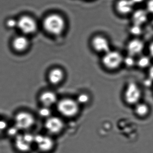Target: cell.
Returning a JSON list of instances; mask_svg holds the SVG:
<instances>
[{"instance_id":"obj_9","label":"cell","mask_w":153,"mask_h":153,"mask_svg":"<svg viewBox=\"0 0 153 153\" xmlns=\"http://www.w3.org/2000/svg\"><path fill=\"white\" fill-rule=\"evenodd\" d=\"M45 127L48 133L52 134H56L62 131L64 127V123L60 118L50 116L46 119Z\"/></svg>"},{"instance_id":"obj_8","label":"cell","mask_w":153,"mask_h":153,"mask_svg":"<svg viewBox=\"0 0 153 153\" xmlns=\"http://www.w3.org/2000/svg\"><path fill=\"white\" fill-rule=\"evenodd\" d=\"M34 144L37 149L42 152H48L53 148L54 142L50 137L44 135H36Z\"/></svg>"},{"instance_id":"obj_15","label":"cell","mask_w":153,"mask_h":153,"mask_svg":"<svg viewBox=\"0 0 153 153\" xmlns=\"http://www.w3.org/2000/svg\"><path fill=\"white\" fill-rule=\"evenodd\" d=\"M28 46V40L25 36H20L16 37L13 41V49L19 52H22L26 50Z\"/></svg>"},{"instance_id":"obj_14","label":"cell","mask_w":153,"mask_h":153,"mask_svg":"<svg viewBox=\"0 0 153 153\" xmlns=\"http://www.w3.org/2000/svg\"><path fill=\"white\" fill-rule=\"evenodd\" d=\"M134 4L132 0H119L117 2L116 8L120 13L127 14L132 11Z\"/></svg>"},{"instance_id":"obj_26","label":"cell","mask_w":153,"mask_h":153,"mask_svg":"<svg viewBox=\"0 0 153 153\" xmlns=\"http://www.w3.org/2000/svg\"><path fill=\"white\" fill-rule=\"evenodd\" d=\"M147 7L149 11L153 13V0H150L148 1Z\"/></svg>"},{"instance_id":"obj_18","label":"cell","mask_w":153,"mask_h":153,"mask_svg":"<svg viewBox=\"0 0 153 153\" xmlns=\"http://www.w3.org/2000/svg\"><path fill=\"white\" fill-rule=\"evenodd\" d=\"M21 133V131L13 124V125L9 126L5 132V134L8 137L13 139Z\"/></svg>"},{"instance_id":"obj_6","label":"cell","mask_w":153,"mask_h":153,"mask_svg":"<svg viewBox=\"0 0 153 153\" xmlns=\"http://www.w3.org/2000/svg\"><path fill=\"white\" fill-rule=\"evenodd\" d=\"M102 63L107 68L115 69L119 67L123 61L122 55L117 51H109L102 58Z\"/></svg>"},{"instance_id":"obj_27","label":"cell","mask_w":153,"mask_h":153,"mask_svg":"<svg viewBox=\"0 0 153 153\" xmlns=\"http://www.w3.org/2000/svg\"><path fill=\"white\" fill-rule=\"evenodd\" d=\"M149 78L153 80V65L150 68L149 70Z\"/></svg>"},{"instance_id":"obj_29","label":"cell","mask_w":153,"mask_h":153,"mask_svg":"<svg viewBox=\"0 0 153 153\" xmlns=\"http://www.w3.org/2000/svg\"><path fill=\"white\" fill-rule=\"evenodd\" d=\"M149 50L150 54L153 57V41L149 46Z\"/></svg>"},{"instance_id":"obj_23","label":"cell","mask_w":153,"mask_h":153,"mask_svg":"<svg viewBox=\"0 0 153 153\" xmlns=\"http://www.w3.org/2000/svg\"><path fill=\"white\" fill-rule=\"evenodd\" d=\"M130 31L131 34L135 36H138L141 35L142 33V29L141 26L134 24V26L131 27L130 29Z\"/></svg>"},{"instance_id":"obj_19","label":"cell","mask_w":153,"mask_h":153,"mask_svg":"<svg viewBox=\"0 0 153 153\" xmlns=\"http://www.w3.org/2000/svg\"><path fill=\"white\" fill-rule=\"evenodd\" d=\"M151 61L148 57L144 56L141 57L137 62V64L140 68H145L149 66Z\"/></svg>"},{"instance_id":"obj_5","label":"cell","mask_w":153,"mask_h":153,"mask_svg":"<svg viewBox=\"0 0 153 153\" xmlns=\"http://www.w3.org/2000/svg\"><path fill=\"white\" fill-rule=\"evenodd\" d=\"M142 97L143 93L139 85L134 82L129 83L124 92V99L125 102L129 106L134 107L142 101Z\"/></svg>"},{"instance_id":"obj_3","label":"cell","mask_w":153,"mask_h":153,"mask_svg":"<svg viewBox=\"0 0 153 153\" xmlns=\"http://www.w3.org/2000/svg\"><path fill=\"white\" fill-rule=\"evenodd\" d=\"M35 135L27 131L21 133L13 139L15 150L20 153H28L34 144Z\"/></svg>"},{"instance_id":"obj_17","label":"cell","mask_w":153,"mask_h":153,"mask_svg":"<svg viewBox=\"0 0 153 153\" xmlns=\"http://www.w3.org/2000/svg\"><path fill=\"white\" fill-rule=\"evenodd\" d=\"M147 20V13L144 10H137L133 14V21L134 24L141 26L145 23Z\"/></svg>"},{"instance_id":"obj_21","label":"cell","mask_w":153,"mask_h":153,"mask_svg":"<svg viewBox=\"0 0 153 153\" xmlns=\"http://www.w3.org/2000/svg\"><path fill=\"white\" fill-rule=\"evenodd\" d=\"M90 100V98L87 94L85 93L80 94L77 97L76 101L77 102L79 105L81 104H86Z\"/></svg>"},{"instance_id":"obj_24","label":"cell","mask_w":153,"mask_h":153,"mask_svg":"<svg viewBox=\"0 0 153 153\" xmlns=\"http://www.w3.org/2000/svg\"><path fill=\"white\" fill-rule=\"evenodd\" d=\"M133 57L132 56L129 55L126 57L125 59H123L124 63L128 67H132L134 65L135 62Z\"/></svg>"},{"instance_id":"obj_11","label":"cell","mask_w":153,"mask_h":153,"mask_svg":"<svg viewBox=\"0 0 153 153\" xmlns=\"http://www.w3.org/2000/svg\"><path fill=\"white\" fill-rule=\"evenodd\" d=\"M39 100L43 106L48 107H50L57 104L58 102L56 94L50 91H47L41 93L39 95Z\"/></svg>"},{"instance_id":"obj_16","label":"cell","mask_w":153,"mask_h":153,"mask_svg":"<svg viewBox=\"0 0 153 153\" xmlns=\"http://www.w3.org/2000/svg\"><path fill=\"white\" fill-rule=\"evenodd\" d=\"M64 77V73L61 69L55 68L50 71L48 75V80L52 84L56 85L62 81Z\"/></svg>"},{"instance_id":"obj_20","label":"cell","mask_w":153,"mask_h":153,"mask_svg":"<svg viewBox=\"0 0 153 153\" xmlns=\"http://www.w3.org/2000/svg\"><path fill=\"white\" fill-rule=\"evenodd\" d=\"M49 108L50 107L43 106V107L39 110V115L42 117L46 118L47 119L51 116V110Z\"/></svg>"},{"instance_id":"obj_4","label":"cell","mask_w":153,"mask_h":153,"mask_svg":"<svg viewBox=\"0 0 153 153\" xmlns=\"http://www.w3.org/2000/svg\"><path fill=\"white\" fill-rule=\"evenodd\" d=\"M57 109L60 114L67 118L76 116L79 111V104L76 100L69 98L62 99L58 101Z\"/></svg>"},{"instance_id":"obj_28","label":"cell","mask_w":153,"mask_h":153,"mask_svg":"<svg viewBox=\"0 0 153 153\" xmlns=\"http://www.w3.org/2000/svg\"><path fill=\"white\" fill-rule=\"evenodd\" d=\"M152 80L150 79V78L149 79H146L144 81L145 85L148 86H151L152 84Z\"/></svg>"},{"instance_id":"obj_25","label":"cell","mask_w":153,"mask_h":153,"mask_svg":"<svg viewBox=\"0 0 153 153\" xmlns=\"http://www.w3.org/2000/svg\"><path fill=\"white\" fill-rule=\"evenodd\" d=\"M6 25L8 28H13L18 27V20L13 19H9L6 22Z\"/></svg>"},{"instance_id":"obj_22","label":"cell","mask_w":153,"mask_h":153,"mask_svg":"<svg viewBox=\"0 0 153 153\" xmlns=\"http://www.w3.org/2000/svg\"><path fill=\"white\" fill-rule=\"evenodd\" d=\"M9 126V123L6 119L0 118V134L5 133Z\"/></svg>"},{"instance_id":"obj_31","label":"cell","mask_w":153,"mask_h":153,"mask_svg":"<svg viewBox=\"0 0 153 153\" xmlns=\"http://www.w3.org/2000/svg\"><path fill=\"white\" fill-rule=\"evenodd\" d=\"M152 23H153V21H152Z\"/></svg>"},{"instance_id":"obj_30","label":"cell","mask_w":153,"mask_h":153,"mask_svg":"<svg viewBox=\"0 0 153 153\" xmlns=\"http://www.w3.org/2000/svg\"><path fill=\"white\" fill-rule=\"evenodd\" d=\"M144 1V0H132L134 4L140 3L143 2Z\"/></svg>"},{"instance_id":"obj_2","label":"cell","mask_w":153,"mask_h":153,"mask_svg":"<svg viewBox=\"0 0 153 153\" xmlns=\"http://www.w3.org/2000/svg\"><path fill=\"white\" fill-rule=\"evenodd\" d=\"M36 122L33 114L27 110H19L13 117V125L21 132L28 131L34 126Z\"/></svg>"},{"instance_id":"obj_10","label":"cell","mask_w":153,"mask_h":153,"mask_svg":"<svg viewBox=\"0 0 153 153\" xmlns=\"http://www.w3.org/2000/svg\"><path fill=\"white\" fill-rule=\"evenodd\" d=\"M136 116L140 119H145L151 114L152 109L147 102L141 101L133 107Z\"/></svg>"},{"instance_id":"obj_7","label":"cell","mask_w":153,"mask_h":153,"mask_svg":"<svg viewBox=\"0 0 153 153\" xmlns=\"http://www.w3.org/2000/svg\"><path fill=\"white\" fill-rule=\"evenodd\" d=\"M17 27L22 33L27 35L35 33L37 28V25L32 17L24 15L18 20Z\"/></svg>"},{"instance_id":"obj_13","label":"cell","mask_w":153,"mask_h":153,"mask_svg":"<svg viewBox=\"0 0 153 153\" xmlns=\"http://www.w3.org/2000/svg\"><path fill=\"white\" fill-rule=\"evenodd\" d=\"M143 42L137 39L130 40L127 45V50L129 55L134 56L140 54L144 48Z\"/></svg>"},{"instance_id":"obj_1","label":"cell","mask_w":153,"mask_h":153,"mask_svg":"<svg viewBox=\"0 0 153 153\" xmlns=\"http://www.w3.org/2000/svg\"><path fill=\"white\" fill-rule=\"evenodd\" d=\"M43 26L46 31L50 34L60 35L65 28V21L61 15L53 13L45 18L43 22Z\"/></svg>"},{"instance_id":"obj_12","label":"cell","mask_w":153,"mask_h":153,"mask_svg":"<svg viewBox=\"0 0 153 153\" xmlns=\"http://www.w3.org/2000/svg\"><path fill=\"white\" fill-rule=\"evenodd\" d=\"M93 47L96 51L105 53L110 51V45L108 41L101 36L94 37L92 40Z\"/></svg>"}]
</instances>
